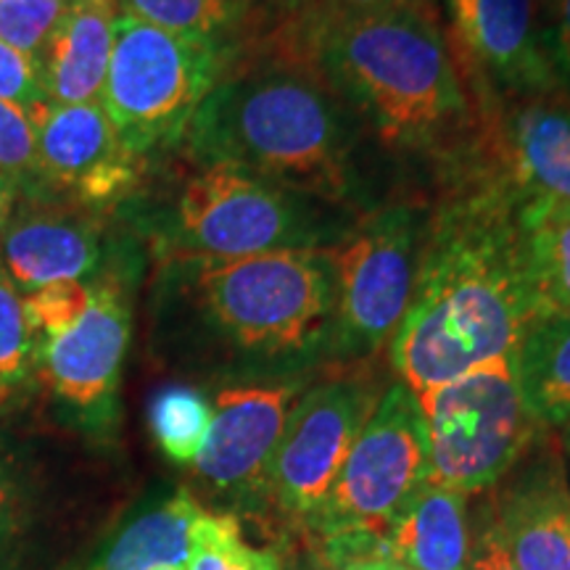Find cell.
I'll list each match as a JSON object with an SVG mask.
<instances>
[{"instance_id": "cell-28", "label": "cell", "mask_w": 570, "mask_h": 570, "mask_svg": "<svg viewBox=\"0 0 570 570\" xmlns=\"http://www.w3.org/2000/svg\"><path fill=\"white\" fill-rule=\"evenodd\" d=\"M90 298L92 285H85L82 281H69L30 291V294L21 298V304H24V315L32 333H42L46 338H53L59 333L69 331L85 315Z\"/></svg>"}, {"instance_id": "cell-16", "label": "cell", "mask_w": 570, "mask_h": 570, "mask_svg": "<svg viewBox=\"0 0 570 570\" xmlns=\"http://www.w3.org/2000/svg\"><path fill=\"white\" fill-rule=\"evenodd\" d=\"M487 156L523 202L570 206V92L562 88L494 101L483 109Z\"/></svg>"}, {"instance_id": "cell-39", "label": "cell", "mask_w": 570, "mask_h": 570, "mask_svg": "<svg viewBox=\"0 0 570 570\" xmlns=\"http://www.w3.org/2000/svg\"><path fill=\"white\" fill-rule=\"evenodd\" d=\"M306 570H331V568H327L325 562H315V566H309Z\"/></svg>"}, {"instance_id": "cell-27", "label": "cell", "mask_w": 570, "mask_h": 570, "mask_svg": "<svg viewBox=\"0 0 570 570\" xmlns=\"http://www.w3.org/2000/svg\"><path fill=\"white\" fill-rule=\"evenodd\" d=\"M35 333L9 275L0 273V386H17L35 362Z\"/></svg>"}, {"instance_id": "cell-2", "label": "cell", "mask_w": 570, "mask_h": 570, "mask_svg": "<svg viewBox=\"0 0 570 570\" xmlns=\"http://www.w3.org/2000/svg\"><path fill=\"white\" fill-rule=\"evenodd\" d=\"M262 40L312 63L377 146L460 175L487 151L481 106L428 0L320 21H281Z\"/></svg>"}, {"instance_id": "cell-6", "label": "cell", "mask_w": 570, "mask_h": 570, "mask_svg": "<svg viewBox=\"0 0 570 570\" xmlns=\"http://www.w3.org/2000/svg\"><path fill=\"white\" fill-rule=\"evenodd\" d=\"M235 53L219 42L117 13L101 106L127 151L142 159L180 142Z\"/></svg>"}, {"instance_id": "cell-38", "label": "cell", "mask_w": 570, "mask_h": 570, "mask_svg": "<svg viewBox=\"0 0 570 570\" xmlns=\"http://www.w3.org/2000/svg\"><path fill=\"white\" fill-rule=\"evenodd\" d=\"M562 444H566V449L570 452V428H566V431H562Z\"/></svg>"}, {"instance_id": "cell-40", "label": "cell", "mask_w": 570, "mask_h": 570, "mask_svg": "<svg viewBox=\"0 0 570 570\" xmlns=\"http://www.w3.org/2000/svg\"><path fill=\"white\" fill-rule=\"evenodd\" d=\"M156 570H185V568H175V566H164V568H156Z\"/></svg>"}, {"instance_id": "cell-30", "label": "cell", "mask_w": 570, "mask_h": 570, "mask_svg": "<svg viewBox=\"0 0 570 570\" xmlns=\"http://www.w3.org/2000/svg\"><path fill=\"white\" fill-rule=\"evenodd\" d=\"M0 173L9 177L40 173L30 114L9 101H0Z\"/></svg>"}, {"instance_id": "cell-20", "label": "cell", "mask_w": 570, "mask_h": 570, "mask_svg": "<svg viewBox=\"0 0 570 570\" xmlns=\"http://www.w3.org/2000/svg\"><path fill=\"white\" fill-rule=\"evenodd\" d=\"M520 394L544 431L570 428V312H547L518 341Z\"/></svg>"}, {"instance_id": "cell-4", "label": "cell", "mask_w": 570, "mask_h": 570, "mask_svg": "<svg viewBox=\"0 0 570 570\" xmlns=\"http://www.w3.org/2000/svg\"><path fill=\"white\" fill-rule=\"evenodd\" d=\"M164 315L194 331L233 373L294 383L331 362L336 267L331 248L240 259H167Z\"/></svg>"}, {"instance_id": "cell-35", "label": "cell", "mask_w": 570, "mask_h": 570, "mask_svg": "<svg viewBox=\"0 0 570 570\" xmlns=\"http://www.w3.org/2000/svg\"><path fill=\"white\" fill-rule=\"evenodd\" d=\"M233 6L238 9L240 19H244V32L246 27L259 30V21H273V27L283 19V13L288 11L291 0H233ZM269 27V30H273ZM267 30V32H269Z\"/></svg>"}, {"instance_id": "cell-14", "label": "cell", "mask_w": 570, "mask_h": 570, "mask_svg": "<svg viewBox=\"0 0 570 570\" xmlns=\"http://www.w3.org/2000/svg\"><path fill=\"white\" fill-rule=\"evenodd\" d=\"M30 114L40 175L88 206L122 202L138 185L140 156L127 151L101 104L56 106Z\"/></svg>"}, {"instance_id": "cell-24", "label": "cell", "mask_w": 570, "mask_h": 570, "mask_svg": "<svg viewBox=\"0 0 570 570\" xmlns=\"http://www.w3.org/2000/svg\"><path fill=\"white\" fill-rule=\"evenodd\" d=\"M214 407L202 391L167 386L148 404V425L156 444L177 465H194L206 444Z\"/></svg>"}, {"instance_id": "cell-8", "label": "cell", "mask_w": 570, "mask_h": 570, "mask_svg": "<svg viewBox=\"0 0 570 570\" xmlns=\"http://www.w3.org/2000/svg\"><path fill=\"white\" fill-rule=\"evenodd\" d=\"M425 219L428 204L415 198L381 204L331 248L336 267L331 362L370 360L394 338L410 306Z\"/></svg>"}, {"instance_id": "cell-10", "label": "cell", "mask_w": 570, "mask_h": 570, "mask_svg": "<svg viewBox=\"0 0 570 570\" xmlns=\"http://www.w3.org/2000/svg\"><path fill=\"white\" fill-rule=\"evenodd\" d=\"M377 399V383L365 373L327 377L296 396L269 462L267 502L304 529L331 491Z\"/></svg>"}, {"instance_id": "cell-12", "label": "cell", "mask_w": 570, "mask_h": 570, "mask_svg": "<svg viewBox=\"0 0 570 570\" xmlns=\"http://www.w3.org/2000/svg\"><path fill=\"white\" fill-rule=\"evenodd\" d=\"M130 344V304L117 277L92 285L85 315L69 331L42 341V370L56 396L90 425H109Z\"/></svg>"}, {"instance_id": "cell-3", "label": "cell", "mask_w": 570, "mask_h": 570, "mask_svg": "<svg viewBox=\"0 0 570 570\" xmlns=\"http://www.w3.org/2000/svg\"><path fill=\"white\" fill-rule=\"evenodd\" d=\"M180 142L196 164H230L356 214L375 209V140L312 63L273 42L235 53Z\"/></svg>"}, {"instance_id": "cell-36", "label": "cell", "mask_w": 570, "mask_h": 570, "mask_svg": "<svg viewBox=\"0 0 570 570\" xmlns=\"http://www.w3.org/2000/svg\"><path fill=\"white\" fill-rule=\"evenodd\" d=\"M338 570H410V568L402 566V562L391 560V558H373V560L348 562V566L338 568Z\"/></svg>"}, {"instance_id": "cell-18", "label": "cell", "mask_w": 570, "mask_h": 570, "mask_svg": "<svg viewBox=\"0 0 570 570\" xmlns=\"http://www.w3.org/2000/svg\"><path fill=\"white\" fill-rule=\"evenodd\" d=\"M3 265L21 291L82 281L101 259V238L90 219L53 209H32L0 225Z\"/></svg>"}, {"instance_id": "cell-21", "label": "cell", "mask_w": 570, "mask_h": 570, "mask_svg": "<svg viewBox=\"0 0 570 570\" xmlns=\"http://www.w3.org/2000/svg\"><path fill=\"white\" fill-rule=\"evenodd\" d=\"M202 512L188 491H175L161 504L132 518L88 570L185 568L190 558V529Z\"/></svg>"}, {"instance_id": "cell-41", "label": "cell", "mask_w": 570, "mask_h": 570, "mask_svg": "<svg viewBox=\"0 0 570 570\" xmlns=\"http://www.w3.org/2000/svg\"><path fill=\"white\" fill-rule=\"evenodd\" d=\"M0 273H3V262H0Z\"/></svg>"}, {"instance_id": "cell-11", "label": "cell", "mask_w": 570, "mask_h": 570, "mask_svg": "<svg viewBox=\"0 0 570 570\" xmlns=\"http://www.w3.org/2000/svg\"><path fill=\"white\" fill-rule=\"evenodd\" d=\"M449 42L481 114L560 88L539 42V0H446Z\"/></svg>"}, {"instance_id": "cell-25", "label": "cell", "mask_w": 570, "mask_h": 570, "mask_svg": "<svg viewBox=\"0 0 570 570\" xmlns=\"http://www.w3.org/2000/svg\"><path fill=\"white\" fill-rule=\"evenodd\" d=\"M188 570H283L273 550H256L230 512H202L190 529Z\"/></svg>"}, {"instance_id": "cell-9", "label": "cell", "mask_w": 570, "mask_h": 570, "mask_svg": "<svg viewBox=\"0 0 570 570\" xmlns=\"http://www.w3.org/2000/svg\"><path fill=\"white\" fill-rule=\"evenodd\" d=\"M428 475L431 452L423 407L399 381L377 399L331 491L304 529L315 541L346 531L386 533Z\"/></svg>"}, {"instance_id": "cell-15", "label": "cell", "mask_w": 570, "mask_h": 570, "mask_svg": "<svg viewBox=\"0 0 570 570\" xmlns=\"http://www.w3.org/2000/svg\"><path fill=\"white\" fill-rule=\"evenodd\" d=\"M491 525L520 570H570V487L550 431L497 483Z\"/></svg>"}, {"instance_id": "cell-31", "label": "cell", "mask_w": 570, "mask_h": 570, "mask_svg": "<svg viewBox=\"0 0 570 570\" xmlns=\"http://www.w3.org/2000/svg\"><path fill=\"white\" fill-rule=\"evenodd\" d=\"M539 42L552 77L570 92V0H541Z\"/></svg>"}, {"instance_id": "cell-32", "label": "cell", "mask_w": 570, "mask_h": 570, "mask_svg": "<svg viewBox=\"0 0 570 570\" xmlns=\"http://www.w3.org/2000/svg\"><path fill=\"white\" fill-rule=\"evenodd\" d=\"M0 101H9L24 111L42 104L35 61L3 40H0Z\"/></svg>"}, {"instance_id": "cell-29", "label": "cell", "mask_w": 570, "mask_h": 570, "mask_svg": "<svg viewBox=\"0 0 570 570\" xmlns=\"http://www.w3.org/2000/svg\"><path fill=\"white\" fill-rule=\"evenodd\" d=\"M30 494L9 460L0 458V570H17L32 523Z\"/></svg>"}, {"instance_id": "cell-7", "label": "cell", "mask_w": 570, "mask_h": 570, "mask_svg": "<svg viewBox=\"0 0 570 570\" xmlns=\"http://www.w3.org/2000/svg\"><path fill=\"white\" fill-rule=\"evenodd\" d=\"M417 402L431 452L428 481L460 494L497 487L547 433L520 394L512 354L483 362Z\"/></svg>"}, {"instance_id": "cell-26", "label": "cell", "mask_w": 570, "mask_h": 570, "mask_svg": "<svg viewBox=\"0 0 570 570\" xmlns=\"http://www.w3.org/2000/svg\"><path fill=\"white\" fill-rule=\"evenodd\" d=\"M71 0H0V40L40 59Z\"/></svg>"}, {"instance_id": "cell-42", "label": "cell", "mask_w": 570, "mask_h": 570, "mask_svg": "<svg viewBox=\"0 0 570 570\" xmlns=\"http://www.w3.org/2000/svg\"><path fill=\"white\" fill-rule=\"evenodd\" d=\"M539 3H541V0H539Z\"/></svg>"}, {"instance_id": "cell-33", "label": "cell", "mask_w": 570, "mask_h": 570, "mask_svg": "<svg viewBox=\"0 0 570 570\" xmlns=\"http://www.w3.org/2000/svg\"><path fill=\"white\" fill-rule=\"evenodd\" d=\"M412 3H423V0H291L288 11L283 13L281 21H320L336 17H354V13L386 11ZM281 21H277V24H281Z\"/></svg>"}, {"instance_id": "cell-5", "label": "cell", "mask_w": 570, "mask_h": 570, "mask_svg": "<svg viewBox=\"0 0 570 570\" xmlns=\"http://www.w3.org/2000/svg\"><path fill=\"white\" fill-rule=\"evenodd\" d=\"M360 217L230 164H198L161 214L156 244L167 259H240L291 248H333Z\"/></svg>"}, {"instance_id": "cell-37", "label": "cell", "mask_w": 570, "mask_h": 570, "mask_svg": "<svg viewBox=\"0 0 570 570\" xmlns=\"http://www.w3.org/2000/svg\"><path fill=\"white\" fill-rule=\"evenodd\" d=\"M11 396H13V389L11 386H0V410H3L6 404L11 402Z\"/></svg>"}, {"instance_id": "cell-17", "label": "cell", "mask_w": 570, "mask_h": 570, "mask_svg": "<svg viewBox=\"0 0 570 570\" xmlns=\"http://www.w3.org/2000/svg\"><path fill=\"white\" fill-rule=\"evenodd\" d=\"M114 21L117 0H71L35 61L42 101L56 106L101 104L114 48Z\"/></svg>"}, {"instance_id": "cell-1", "label": "cell", "mask_w": 570, "mask_h": 570, "mask_svg": "<svg viewBox=\"0 0 570 570\" xmlns=\"http://www.w3.org/2000/svg\"><path fill=\"white\" fill-rule=\"evenodd\" d=\"M428 209L410 306L391 338V365L417 399L483 362L515 352L547 315L533 288L518 190L487 151Z\"/></svg>"}, {"instance_id": "cell-13", "label": "cell", "mask_w": 570, "mask_h": 570, "mask_svg": "<svg viewBox=\"0 0 570 570\" xmlns=\"http://www.w3.org/2000/svg\"><path fill=\"white\" fill-rule=\"evenodd\" d=\"M298 389L294 381L219 391L209 436L194 462L198 479L244 508L267 502L269 462Z\"/></svg>"}, {"instance_id": "cell-19", "label": "cell", "mask_w": 570, "mask_h": 570, "mask_svg": "<svg viewBox=\"0 0 570 570\" xmlns=\"http://www.w3.org/2000/svg\"><path fill=\"white\" fill-rule=\"evenodd\" d=\"M386 541L410 570H465V494L425 481L389 523Z\"/></svg>"}, {"instance_id": "cell-23", "label": "cell", "mask_w": 570, "mask_h": 570, "mask_svg": "<svg viewBox=\"0 0 570 570\" xmlns=\"http://www.w3.org/2000/svg\"><path fill=\"white\" fill-rule=\"evenodd\" d=\"M119 13L135 17L161 30L204 38L235 48L244 35V19L233 0H117Z\"/></svg>"}, {"instance_id": "cell-34", "label": "cell", "mask_w": 570, "mask_h": 570, "mask_svg": "<svg viewBox=\"0 0 570 570\" xmlns=\"http://www.w3.org/2000/svg\"><path fill=\"white\" fill-rule=\"evenodd\" d=\"M473 570H520L512 558L504 550L502 539L494 531V525L487 523V529L481 531L479 547L473 554Z\"/></svg>"}, {"instance_id": "cell-22", "label": "cell", "mask_w": 570, "mask_h": 570, "mask_svg": "<svg viewBox=\"0 0 570 570\" xmlns=\"http://www.w3.org/2000/svg\"><path fill=\"white\" fill-rule=\"evenodd\" d=\"M525 259L547 312H570V206L531 198L520 202Z\"/></svg>"}]
</instances>
